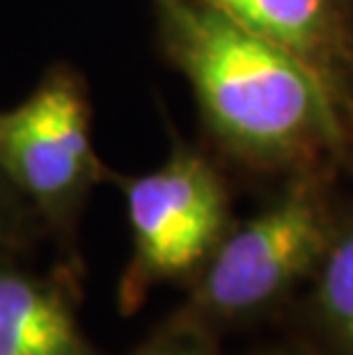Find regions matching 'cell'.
<instances>
[{
	"label": "cell",
	"instance_id": "5b68a950",
	"mask_svg": "<svg viewBox=\"0 0 353 355\" xmlns=\"http://www.w3.org/2000/svg\"><path fill=\"white\" fill-rule=\"evenodd\" d=\"M78 277L69 263L40 275L0 252V355H101L76 319Z\"/></svg>",
	"mask_w": 353,
	"mask_h": 355
},
{
	"label": "cell",
	"instance_id": "52a82bcc",
	"mask_svg": "<svg viewBox=\"0 0 353 355\" xmlns=\"http://www.w3.org/2000/svg\"><path fill=\"white\" fill-rule=\"evenodd\" d=\"M317 309L342 355H353V223L330 239L319 261Z\"/></svg>",
	"mask_w": 353,
	"mask_h": 355
},
{
	"label": "cell",
	"instance_id": "ba28073f",
	"mask_svg": "<svg viewBox=\"0 0 353 355\" xmlns=\"http://www.w3.org/2000/svg\"><path fill=\"white\" fill-rule=\"evenodd\" d=\"M42 232L44 230L40 227L33 211L21 202L19 195L0 175V252L21 257Z\"/></svg>",
	"mask_w": 353,
	"mask_h": 355
},
{
	"label": "cell",
	"instance_id": "3957f363",
	"mask_svg": "<svg viewBox=\"0 0 353 355\" xmlns=\"http://www.w3.org/2000/svg\"><path fill=\"white\" fill-rule=\"evenodd\" d=\"M333 239L317 188L296 179L246 223L230 227L170 321L214 335L264 314L314 266Z\"/></svg>",
	"mask_w": 353,
	"mask_h": 355
},
{
	"label": "cell",
	"instance_id": "6da1fadb",
	"mask_svg": "<svg viewBox=\"0 0 353 355\" xmlns=\"http://www.w3.org/2000/svg\"><path fill=\"white\" fill-rule=\"evenodd\" d=\"M165 58L184 73L207 128L250 168L298 163L340 138L324 76L205 0H154Z\"/></svg>",
	"mask_w": 353,
	"mask_h": 355
},
{
	"label": "cell",
	"instance_id": "8992f818",
	"mask_svg": "<svg viewBox=\"0 0 353 355\" xmlns=\"http://www.w3.org/2000/svg\"><path fill=\"white\" fill-rule=\"evenodd\" d=\"M236 24L319 69L333 40L330 0H205Z\"/></svg>",
	"mask_w": 353,
	"mask_h": 355
},
{
	"label": "cell",
	"instance_id": "277c9868",
	"mask_svg": "<svg viewBox=\"0 0 353 355\" xmlns=\"http://www.w3.org/2000/svg\"><path fill=\"white\" fill-rule=\"evenodd\" d=\"M124 195L131 257L117 284V307L136 314L159 284L195 277L227 234L230 195L216 165L175 145L161 168L138 177L112 172Z\"/></svg>",
	"mask_w": 353,
	"mask_h": 355
},
{
	"label": "cell",
	"instance_id": "30bf717a",
	"mask_svg": "<svg viewBox=\"0 0 353 355\" xmlns=\"http://www.w3.org/2000/svg\"><path fill=\"white\" fill-rule=\"evenodd\" d=\"M275 355H307V353H300V351H282V353H275Z\"/></svg>",
	"mask_w": 353,
	"mask_h": 355
},
{
	"label": "cell",
	"instance_id": "7a4b0ae2",
	"mask_svg": "<svg viewBox=\"0 0 353 355\" xmlns=\"http://www.w3.org/2000/svg\"><path fill=\"white\" fill-rule=\"evenodd\" d=\"M0 175L78 268L80 214L112 170L94 149L89 89L76 67L53 64L28 99L0 110Z\"/></svg>",
	"mask_w": 353,
	"mask_h": 355
},
{
	"label": "cell",
	"instance_id": "9c48e42d",
	"mask_svg": "<svg viewBox=\"0 0 353 355\" xmlns=\"http://www.w3.org/2000/svg\"><path fill=\"white\" fill-rule=\"evenodd\" d=\"M131 355H223L216 349L214 335L184 323L168 321L161 332Z\"/></svg>",
	"mask_w": 353,
	"mask_h": 355
}]
</instances>
